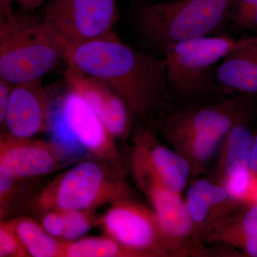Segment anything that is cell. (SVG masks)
Masks as SVG:
<instances>
[{
    "mask_svg": "<svg viewBox=\"0 0 257 257\" xmlns=\"http://www.w3.org/2000/svg\"><path fill=\"white\" fill-rule=\"evenodd\" d=\"M67 64L105 82L140 119L158 106L170 87L165 59L135 50L112 30L76 48Z\"/></svg>",
    "mask_w": 257,
    "mask_h": 257,
    "instance_id": "cell-1",
    "label": "cell"
},
{
    "mask_svg": "<svg viewBox=\"0 0 257 257\" xmlns=\"http://www.w3.org/2000/svg\"><path fill=\"white\" fill-rule=\"evenodd\" d=\"M45 20L15 14L0 18V77L12 84L42 79L74 52Z\"/></svg>",
    "mask_w": 257,
    "mask_h": 257,
    "instance_id": "cell-2",
    "label": "cell"
},
{
    "mask_svg": "<svg viewBox=\"0 0 257 257\" xmlns=\"http://www.w3.org/2000/svg\"><path fill=\"white\" fill-rule=\"evenodd\" d=\"M232 0H174L140 6L135 23L144 38L164 52L179 42L209 36L229 15Z\"/></svg>",
    "mask_w": 257,
    "mask_h": 257,
    "instance_id": "cell-3",
    "label": "cell"
},
{
    "mask_svg": "<svg viewBox=\"0 0 257 257\" xmlns=\"http://www.w3.org/2000/svg\"><path fill=\"white\" fill-rule=\"evenodd\" d=\"M128 189L102 165L82 162L54 179L37 199L42 209L87 211L104 203L126 199Z\"/></svg>",
    "mask_w": 257,
    "mask_h": 257,
    "instance_id": "cell-4",
    "label": "cell"
},
{
    "mask_svg": "<svg viewBox=\"0 0 257 257\" xmlns=\"http://www.w3.org/2000/svg\"><path fill=\"white\" fill-rule=\"evenodd\" d=\"M101 219L106 234L144 257L187 254L186 243L172 237L155 211L127 199L114 202Z\"/></svg>",
    "mask_w": 257,
    "mask_h": 257,
    "instance_id": "cell-5",
    "label": "cell"
},
{
    "mask_svg": "<svg viewBox=\"0 0 257 257\" xmlns=\"http://www.w3.org/2000/svg\"><path fill=\"white\" fill-rule=\"evenodd\" d=\"M240 40L229 37H203L175 44L164 51L169 85L181 94L201 90L219 61Z\"/></svg>",
    "mask_w": 257,
    "mask_h": 257,
    "instance_id": "cell-6",
    "label": "cell"
},
{
    "mask_svg": "<svg viewBox=\"0 0 257 257\" xmlns=\"http://www.w3.org/2000/svg\"><path fill=\"white\" fill-rule=\"evenodd\" d=\"M116 0H50L43 20L73 50L111 31Z\"/></svg>",
    "mask_w": 257,
    "mask_h": 257,
    "instance_id": "cell-7",
    "label": "cell"
},
{
    "mask_svg": "<svg viewBox=\"0 0 257 257\" xmlns=\"http://www.w3.org/2000/svg\"><path fill=\"white\" fill-rule=\"evenodd\" d=\"M49 127L68 134L84 149L101 158L110 161L121 170L111 135L97 115L78 93L70 88L55 105H51Z\"/></svg>",
    "mask_w": 257,
    "mask_h": 257,
    "instance_id": "cell-8",
    "label": "cell"
},
{
    "mask_svg": "<svg viewBox=\"0 0 257 257\" xmlns=\"http://www.w3.org/2000/svg\"><path fill=\"white\" fill-rule=\"evenodd\" d=\"M65 82L97 115L111 136L123 138L130 130L132 114L123 99L105 82L67 64Z\"/></svg>",
    "mask_w": 257,
    "mask_h": 257,
    "instance_id": "cell-9",
    "label": "cell"
},
{
    "mask_svg": "<svg viewBox=\"0 0 257 257\" xmlns=\"http://www.w3.org/2000/svg\"><path fill=\"white\" fill-rule=\"evenodd\" d=\"M134 170L140 187L146 192L162 226L175 239L186 243L195 227L181 193L173 192L162 184L140 157L135 155Z\"/></svg>",
    "mask_w": 257,
    "mask_h": 257,
    "instance_id": "cell-10",
    "label": "cell"
},
{
    "mask_svg": "<svg viewBox=\"0 0 257 257\" xmlns=\"http://www.w3.org/2000/svg\"><path fill=\"white\" fill-rule=\"evenodd\" d=\"M50 106L42 79L13 84L5 125L15 138H30L46 126Z\"/></svg>",
    "mask_w": 257,
    "mask_h": 257,
    "instance_id": "cell-11",
    "label": "cell"
},
{
    "mask_svg": "<svg viewBox=\"0 0 257 257\" xmlns=\"http://www.w3.org/2000/svg\"><path fill=\"white\" fill-rule=\"evenodd\" d=\"M63 152L56 144L15 138L10 133L1 135L0 163L16 178L50 173L60 165Z\"/></svg>",
    "mask_w": 257,
    "mask_h": 257,
    "instance_id": "cell-12",
    "label": "cell"
},
{
    "mask_svg": "<svg viewBox=\"0 0 257 257\" xmlns=\"http://www.w3.org/2000/svg\"><path fill=\"white\" fill-rule=\"evenodd\" d=\"M138 142L135 155L150 167L165 187L182 193L191 175L188 162L178 152L155 141L150 130H140Z\"/></svg>",
    "mask_w": 257,
    "mask_h": 257,
    "instance_id": "cell-13",
    "label": "cell"
},
{
    "mask_svg": "<svg viewBox=\"0 0 257 257\" xmlns=\"http://www.w3.org/2000/svg\"><path fill=\"white\" fill-rule=\"evenodd\" d=\"M221 86L243 94H257V37L240 40L216 69Z\"/></svg>",
    "mask_w": 257,
    "mask_h": 257,
    "instance_id": "cell-14",
    "label": "cell"
},
{
    "mask_svg": "<svg viewBox=\"0 0 257 257\" xmlns=\"http://www.w3.org/2000/svg\"><path fill=\"white\" fill-rule=\"evenodd\" d=\"M248 203L233 217L218 222L207 239L236 248L243 256L257 257V203Z\"/></svg>",
    "mask_w": 257,
    "mask_h": 257,
    "instance_id": "cell-15",
    "label": "cell"
},
{
    "mask_svg": "<svg viewBox=\"0 0 257 257\" xmlns=\"http://www.w3.org/2000/svg\"><path fill=\"white\" fill-rule=\"evenodd\" d=\"M231 200L232 199L223 185H216L206 179L194 182L187 189L184 202L195 231L198 227L204 228L209 224L211 230L222 220L221 214H224Z\"/></svg>",
    "mask_w": 257,
    "mask_h": 257,
    "instance_id": "cell-16",
    "label": "cell"
},
{
    "mask_svg": "<svg viewBox=\"0 0 257 257\" xmlns=\"http://www.w3.org/2000/svg\"><path fill=\"white\" fill-rule=\"evenodd\" d=\"M250 111L233 126L225 138V147L221 160L224 178L239 171L249 170L250 153L253 135L248 124Z\"/></svg>",
    "mask_w": 257,
    "mask_h": 257,
    "instance_id": "cell-17",
    "label": "cell"
},
{
    "mask_svg": "<svg viewBox=\"0 0 257 257\" xmlns=\"http://www.w3.org/2000/svg\"><path fill=\"white\" fill-rule=\"evenodd\" d=\"M10 224L30 256L62 257L64 242L57 241L35 221L20 218Z\"/></svg>",
    "mask_w": 257,
    "mask_h": 257,
    "instance_id": "cell-18",
    "label": "cell"
},
{
    "mask_svg": "<svg viewBox=\"0 0 257 257\" xmlns=\"http://www.w3.org/2000/svg\"><path fill=\"white\" fill-rule=\"evenodd\" d=\"M62 257H144L111 237H89L65 241Z\"/></svg>",
    "mask_w": 257,
    "mask_h": 257,
    "instance_id": "cell-19",
    "label": "cell"
},
{
    "mask_svg": "<svg viewBox=\"0 0 257 257\" xmlns=\"http://www.w3.org/2000/svg\"><path fill=\"white\" fill-rule=\"evenodd\" d=\"M64 221L63 236L66 241L79 239L90 229L92 219L89 210L61 211Z\"/></svg>",
    "mask_w": 257,
    "mask_h": 257,
    "instance_id": "cell-20",
    "label": "cell"
},
{
    "mask_svg": "<svg viewBox=\"0 0 257 257\" xmlns=\"http://www.w3.org/2000/svg\"><path fill=\"white\" fill-rule=\"evenodd\" d=\"M0 256H30L10 223L0 225Z\"/></svg>",
    "mask_w": 257,
    "mask_h": 257,
    "instance_id": "cell-21",
    "label": "cell"
},
{
    "mask_svg": "<svg viewBox=\"0 0 257 257\" xmlns=\"http://www.w3.org/2000/svg\"><path fill=\"white\" fill-rule=\"evenodd\" d=\"M42 227L55 238L63 236L64 221L60 211L50 210L42 219Z\"/></svg>",
    "mask_w": 257,
    "mask_h": 257,
    "instance_id": "cell-22",
    "label": "cell"
},
{
    "mask_svg": "<svg viewBox=\"0 0 257 257\" xmlns=\"http://www.w3.org/2000/svg\"><path fill=\"white\" fill-rule=\"evenodd\" d=\"M15 175L7 166L0 163V202L4 204L13 187Z\"/></svg>",
    "mask_w": 257,
    "mask_h": 257,
    "instance_id": "cell-23",
    "label": "cell"
},
{
    "mask_svg": "<svg viewBox=\"0 0 257 257\" xmlns=\"http://www.w3.org/2000/svg\"><path fill=\"white\" fill-rule=\"evenodd\" d=\"M13 84L0 77V123L5 124V117Z\"/></svg>",
    "mask_w": 257,
    "mask_h": 257,
    "instance_id": "cell-24",
    "label": "cell"
},
{
    "mask_svg": "<svg viewBox=\"0 0 257 257\" xmlns=\"http://www.w3.org/2000/svg\"><path fill=\"white\" fill-rule=\"evenodd\" d=\"M45 0H13L25 12H33L42 6Z\"/></svg>",
    "mask_w": 257,
    "mask_h": 257,
    "instance_id": "cell-25",
    "label": "cell"
},
{
    "mask_svg": "<svg viewBox=\"0 0 257 257\" xmlns=\"http://www.w3.org/2000/svg\"><path fill=\"white\" fill-rule=\"evenodd\" d=\"M248 167L253 177L257 179V134L253 135Z\"/></svg>",
    "mask_w": 257,
    "mask_h": 257,
    "instance_id": "cell-26",
    "label": "cell"
},
{
    "mask_svg": "<svg viewBox=\"0 0 257 257\" xmlns=\"http://www.w3.org/2000/svg\"><path fill=\"white\" fill-rule=\"evenodd\" d=\"M249 202L257 203V179L256 184H255L254 189H253L252 196H251V200H250Z\"/></svg>",
    "mask_w": 257,
    "mask_h": 257,
    "instance_id": "cell-27",
    "label": "cell"
},
{
    "mask_svg": "<svg viewBox=\"0 0 257 257\" xmlns=\"http://www.w3.org/2000/svg\"><path fill=\"white\" fill-rule=\"evenodd\" d=\"M136 1L139 2V3H143V5H147L149 4H151V3H153L155 0H136Z\"/></svg>",
    "mask_w": 257,
    "mask_h": 257,
    "instance_id": "cell-28",
    "label": "cell"
}]
</instances>
